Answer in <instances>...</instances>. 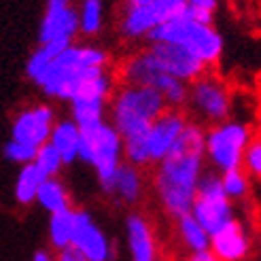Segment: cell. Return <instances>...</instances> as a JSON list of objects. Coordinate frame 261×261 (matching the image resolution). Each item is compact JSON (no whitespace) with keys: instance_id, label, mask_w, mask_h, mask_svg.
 Here are the masks:
<instances>
[{"instance_id":"obj_27","label":"cell","mask_w":261,"mask_h":261,"mask_svg":"<svg viewBox=\"0 0 261 261\" xmlns=\"http://www.w3.org/2000/svg\"><path fill=\"white\" fill-rule=\"evenodd\" d=\"M251 176L246 174L242 168H233V170L221 172V185H223L225 195L233 202V200H242L249 195L251 189Z\"/></svg>"},{"instance_id":"obj_3","label":"cell","mask_w":261,"mask_h":261,"mask_svg":"<svg viewBox=\"0 0 261 261\" xmlns=\"http://www.w3.org/2000/svg\"><path fill=\"white\" fill-rule=\"evenodd\" d=\"M168 109L162 91L142 85L117 83L107 107L109 123L119 132V136L132 138L147 134V129Z\"/></svg>"},{"instance_id":"obj_9","label":"cell","mask_w":261,"mask_h":261,"mask_svg":"<svg viewBox=\"0 0 261 261\" xmlns=\"http://www.w3.org/2000/svg\"><path fill=\"white\" fill-rule=\"evenodd\" d=\"M113 74H115L117 83L153 87V89L162 91V94L178 81L160 66L158 60H155L153 54L149 51V47L138 49V51H134V54H129L127 58H123Z\"/></svg>"},{"instance_id":"obj_30","label":"cell","mask_w":261,"mask_h":261,"mask_svg":"<svg viewBox=\"0 0 261 261\" xmlns=\"http://www.w3.org/2000/svg\"><path fill=\"white\" fill-rule=\"evenodd\" d=\"M242 170L249 176L261 180V138L253 136L249 140V145H246L244 155H242Z\"/></svg>"},{"instance_id":"obj_31","label":"cell","mask_w":261,"mask_h":261,"mask_svg":"<svg viewBox=\"0 0 261 261\" xmlns=\"http://www.w3.org/2000/svg\"><path fill=\"white\" fill-rule=\"evenodd\" d=\"M185 17H189V19H193V21H200V23H213V21H215V11H208V9H202V7H191V5H187Z\"/></svg>"},{"instance_id":"obj_14","label":"cell","mask_w":261,"mask_h":261,"mask_svg":"<svg viewBox=\"0 0 261 261\" xmlns=\"http://www.w3.org/2000/svg\"><path fill=\"white\" fill-rule=\"evenodd\" d=\"M149 51L153 58L158 60L160 66L174 79L182 83H191L195 79H200L202 74H206L208 64H204L198 56H193L191 51L182 49L178 45L170 43H147Z\"/></svg>"},{"instance_id":"obj_1","label":"cell","mask_w":261,"mask_h":261,"mask_svg":"<svg viewBox=\"0 0 261 261\" xmlns=\"http://www.w3.org/2000/svg\"><path fill=\"white\" fill-rule=\"evenodd\" d=\"M204 153L172 147L160 164H155L153 187L166 215L178 219L191 213L198 182L204 174Z\"/></svg>"},{"instance_id":"obj_6","label":"cell","mask_w":261,"mask_h":261,"mask_svg":"<svg viewBox=\"0 0 261 261\" xmlns=\"http://www.w3.org/2000/svg\"><path fill=\"white\" fill-rule=\"evenodd\" d=\"M253 138L251 127L242 121H221L206 127V160L217 172L242 168L244 149Z\"/></svg>"},{"instance_id":"obj_12","label":"cell","mask_w":261,"mask_h":261,"mask_svg":"<svg viewBox=\"0 0 261 261\" xmlns=\"http://www.w3.org/2000/svg\"><path fill=\"white\" fill-rule=\"evenodd\" d=\"M74 246L87 261H111L115 257V246L107 238L98 223L87 211H74V227H72V240Z\"/></svg>"},{"instance_id":"obj_24","label":"cell","mask_w":261,"mask_h":261,"mask_svg":"<svg viewBox=\"0 0 261 261\" xmlns=\"http://www.w3.org/2000/svg\"><path fill=\"white\" fill-rule=\"evenodd\" d=\"M72 227H74V208H66L49 215V242L54 249H66L72 240Z\"/></svg>"},{"instance_id":"obj_28","label":"cell","mask_w":261,"mask_h":261,"mask_svg":"<svg viewBox=\"0 0 261 261\" xmlns=\"http://www.w3.org/2000/svg\"><path fill=\"white\" fill-rule=\"evenodd\" d=\"M38 170H41V174L45 178L49 176H58L62 172V168H64V162L60 158V153L56 151V147L51 145V142H45V145L38 147L36 151V158L32 162Z\"/></svg>"},{"instance_id":"obj_36","label":"cell","mask_w":261,"mask_h":261,"mask_svg":"<svg viewBox=\"0 0 261 261\" xmlns=\"http://www.w3.org/2000/svg\"><path fill=\"white\" fill-rule=\"evenodd\" d=\"M125 5H149V3H155V0H123Z\"/></svg>"},{"instance_id":"obj_22","label":"cell","mask_w":261,"mask_h":261,"mask_svg":"<svg viewBox=\"0 0 261 261\" xmlns=\"http://www.w3.org/2000/svg\"><path fill=\"white\" fill-rule=\"evenodd\" d=\"M176 229L185 249H189L191 253H202L211 249V233L191 217V213L176 219Z\"/></svg>"},{"instance_id":"obj_8","label":"cell","mask_w":261,"mask_h":261,"mask_svg":"<svg viewBox=\"0 0 261 261\" xmlns=\"http://www.w3.org/2000/svg\"><path fill=\"white\" fill-rule=\"evenodd\" d=\"M191 217L208 231L215 233L225 223L233 219L231 200L225 195L223 185H221V174L217 172H204L198 182L195 200L191 206Z\"/></svg>"},{"instance_id":"obj_11","label":"cell","mask_w":261,"mask_h":261,"mask_svg":"<svg viewBox=\"0 0 261 261\" xmlns=\"http://www.w3.org/2000/svg\"><path fill=\"white\" fill-rule=\"evenodd\" d=\"M76 36H79V15L72 7V0H47L38 25V43H74Z\"/></svg>"},{"instance_id":"obj_5","label":"cell","mask_w":261,"mask_h":261,"mask_svg":"<svg viewBox=\"0 0 261 261\" xmlns=\"http://www.w3.org/2000/svg\"><path fill=\"white\" fill-rule=\"evenodd\" d=\"M145 43H170L191 51L204 64H215L223 54V38L213 23H200L189 17H176L155 28Z\"/></svg>"},{"instance_id":"obj_19","label":"cell","mask_w":261,"mask_h":261,"mask_svg":"<svg viewBox=\"0 0 261 261\" xmlns=\"http://www.w3.org/2000/svg\"><path fill=\"white\" fill-rule=\"evenodd\" d=\"M142 191H145V176H142V170L123 162L117 168L111 193H115L117 198L125 204H136L142 198Z\"/></svg>"},{"instance_id":"obj_21","label":"cell","mask_w":261,"mask_h":261,"mask_svg":"<svg viewBox=\"0 0 261 261\" xmlns=\"http://www.w3.org/2000/svg\"><path fill=\"white\" fill-rule=\"evenodd\" d=\"M68 45L72 43H66V41H51V43H38V47L32 51V56L28 58V62H25V76L36 83L38 76H41L47 66L51 62H54V58L58 54H62L64 49H66Z\"/></svg>"},{"instance_id":"obj_10","label":"cell","mask_w":261,"mask_h":261,"mask_svg":"<svg viewBox=\"0 0 261 261\" xmlns=\"http://www.w3.org/2000/svg\"><path fill=\"white\" fill-rule=\"evenodd\" d=\"M54 123H56L54 107L34 104V107H28L15 115V119L11 123V138L38 149L45 142H49Z\"/></svg>"},{"instance_id":"obj_4","label":"cell","mask_w":261,"mask_h":261,"mask_svg":"<svg viewBox=\"0 0 261 261\" xmlns=\"http://www.w3.org/2000/svg\"><path fill=\"white\" fill-rule=\"evenodd\" d=\"M76 160H81L94 168L102 191L111 193L117 168L123 164V138L109 123V119H104L91 127H85L81 129Z\"/></svg>"},{"instance_id":"obj_25","label":"cell","mask_w":261,"mask_h":261,"mask_svg":"<svg viewBox=\"0 0 261 261\" xmlns=\"http://www.w3.org/2000/svg\"><path fill=\"white\" fill-rule=\"evenodd\" d=\"M79 34L94 38L100 34L102 23H104V11H102V0H81L79 9Z\"/></svg>"},{"instance_id":"obj_33","label":"cell","mask_w":261,"mask_h":261,"mask_svg":"<svg viewBox=\"0 0 261 261\" xmlns=\"http://www.w3.org/2000/svg\"><path fill=\"white\" fill-rule=\"evenodd\" d=\"M185 3L191 5V7H202V9H208V11H217L219 0H185Z\"/></svg>"},{"instance_id":"obj_15","label":"cell","mask_w":261,"mask_h":261,"mask_svg":"<svg viewBox=\"0 0 261 261\" xmlns=\"http://www.w3.org/2000/svg\"><path fill=\"white\" fill-rule=\"evenodd\" d=\"M211 251L217 261H244L251 251V240L240 221L231 219L221 229L211 233Z\"/></svg>"},{"instance_id":"obj_18","label":"cell","mask_w":261,"mask_h":261,"mask_svg":"<svg viewBox=\"0 0 261 261\" xmlns=\"http://www.w3.org/2000/svg\"><path fill=\"white\" fill-rule=\"evenodd\" d=\"M79 140H81V129H79V125L70 119V117H68V119H60V121L54 123L49 142L60 153L64 166H70L72 162H76Z\"/></svg>"},{"instance_id":"obj_26","label":"cell","mask_w":261,"mask_h":261,"mask_svg":"<svg viewBox=\"0 0 261 261\" xmlns=\"http://www.w3.org/2000/svg\"><path fill=\"white\" fill-rule=\"evenodd\" d=\"M107 107L109 104H102V102L72 100L70 102V119L79 125V129L91 127V125H96V123L107 119Z\"/></svg>"},{"instance_id":"obj_7","label":"cell","mask_w":261,"mask_h":261,"mask_svg":"<svg viewBox=\"0 0 261 261\" xmlns=\"http://www.w3.org/2000/svg\"><path fill=\"white\" fill-rule=\"evenodd\" d=\"M187 115L193 113L195 119L204 123H221L229 119L231 113V96L229 89L225 87L223 81H219L217 76L202 74L200 79L189 83V100H187Z\"/></svg>"},{"instance_id":"obj_17","label":"cell","mask_w":261,"mask_h":261,"mask_svg":"<svg viewBox=\"0 0 261 261\" xmlns=\"http://www.w3.org/2000/svg\"><path fill=\"white\" fill-rule=\"evenodd\" d=\"M127 249L132 261H158V244H155L153 227L149 221L134 213L125 219Z\"/></svg>"},{"instance_id":"obj_20","label":"cell","mask_w":261,"mask_h":261,"mask_svg":"<svg viewBox=\"0 0 261 261\" xmlns=\"http://www.w3.org/2000/svg\"><path fill=\"white\" fill-rule=\"evenodd\" d=\"M36 202L49 215L60 213V211H66V208H72L70 206L68 189L64 187V182L58 176H49V178H45L41 182L38 193H36Z\"/></svg>"},{"instance_id":"obj_16","label":"cell","mask_w":261,"mask_h":261,"mask_svg":"<svg viewBox=\"0 0 261 261\" xmlns=\"http://www.w3.org/2000/svg\"><path fill=\"white\" fill-rule=\"evenodd\" d=\"M162 23L155 3L125 5L119 17V34L125 41H147V36Z\"/></svg>"},{"instance_id":"obj_35","label":"cell","mask_w":261,"mask_h":261,"mask_svg":"<svg viewBox=\"0 0 261 261\" xmlns=\"http://www.w3.org/2000/svg\"><path fill=\"white\" fill-rule=\"evenodd\" d=\"M32 261H56V259L51 257V253H47V251H36Z\"/></svg>"},{"instance_id":"obj_29","label":"cell","mask_w":261,"mask_h":261,"mask_svg":"<svg viewBox=\"0 0 261 261\" xmlns=\"http://www.w3.org/2000/svg\"><path fill=\"white\" fill-rule=\"evenodd\" d=\"M36 147H30V145H23V142L19 140H9L5 142V147H3V155H5V160L13 162V164H19V166H25V164H32L34 158H36Z\"/></svg>"},{"instance_id":"obj_34","label":"cell","mask_w":261,"mask_h":261,"mask_svg":"<svg viewBox=\"0 0 261 261\" xmlns=\"http://www.w3.org/2000/svg\"><path fill=\"white\" fill-rule=\"evenodd\" d=\"M189 261H217L211 251H202V253H191Z\"/></svg>"},{"instance_id":"obj_2","label":"cell","mask_w":261,"mask_h":261,"mask_svg":"<svg viewBox=\"0 0 261 261\" xmlns=\"http://www.w3.org/2000/svg\"><path fill=\"white\" fill-rule=\"evenodd\" d=\"M111 56L98 45H68L54 58L47 70L34 83L51 100L70 102L89 76L109 68Z\"/></svg>"},{"instance_id":"obj_13","label":"cell","mask_w":261,"mask_h":261,"mask_svg":"<svg viewBox=\"0 0 261 261\" xmlns=\"http://www.w3.org/2000/svg\"><path fill=\"white\" fill-rule=\"evenodd\" d=\"M189 121V115L187 111H180V109H166L158 119H155L149 127V132L145 136L147 140V151H149V160L151 166L160 164L170 149L174 147L176 138L180 136L182 127Z\"/></svg>"},{"instance_id":"obj_32","label":"cell","mask_w":261,"mask_h":261,"mask_svg":"<svg viewBox=\"0 0 261 261\" xmlns=\"http://www.w3.org/2000/svg\"><path fill=\"white\" fill-rule=\"evenodd\" d=\"M56 261H87L74 246H66V249H60L56 255Z\"/></svg>"},{"instance_id":"obj_23","label":"cell","mask_w":261,"mask_h":261,"mask_svg":"<svg viewBox=\"0 0 261 261\" xmlns=\"http://www.w3.org/2000/svg\"><path fill=\"white\" fill-rule=\"evenodd\" d=\"M45 180V176L41 174V170L34 164H25L21 166V170L15 178V202L19 206H30L36 202V193L41 182Z\"/></svg>"}]
</instances>
